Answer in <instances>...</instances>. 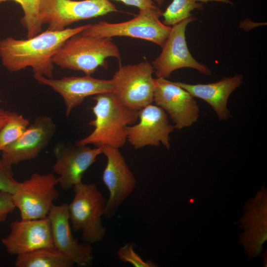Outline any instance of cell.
Returning <instances> with one entry per match:
<instances>
[{"mask_svg": "<svg viewBox=\"0 0 267 267\" xmlns=\"http://www.w3.org/2000/svg\"><path fill=\"white\" fill-rule=\"evenodd\" d=\"M90 24L61 31L47 29L26 40L9 37L0 40V59L10 72L30 67L34 74L53 78L52 58L62 44L70 37L82 32Z\"/></svg>", "mask_w": 267, "mask_h": 267, "instance_id": "6da1fadb", "label": "cell"}, {"mask_svg": "<svg viewBox=\"0 0 267 267\" xmlns=\"http://www.w3.org/2000/svg\"><path fill=\"white\" fill-rule=\"evenodd\" d=\"M92 99L95 101L92 108L95 118L89 124L94 127V130L79 140L77 145L122 147L127 141V127L137 121L138 111L123 105L113 92L98 94Z\"/></svg>", "mask_w": 267, "mask_h": 267, "instance_id": "7a4b0ae2", "label": "cell"}, {"mask_svg": "<svg viewBox=\"0 0 267 267\" xmlns=\"http://www.w3.org/2000/svg\"><path fill=\"white\" fill-rule=\"evenodd\" d=\"M120 57L119 48L111 38L80 33L64 41L53 56L52 61L60 68L91 75L98 67H107V58L119 59Z\"/></svg>", "mask_w": 267, "mask_h": 267, "instance_id": "3957f363", "label": "cell"}, {"mask_svg": "<svg viewBox=\"0 0 267 267\" xmlns=\"http://www.w3.org/2000/svg\"><path fill=\"white\" fill-rule=\"evenodd\" d=\"M73 189V199L68 204L72 229L81 232L84 242L91 244L100 241L106 230L101 222L106 200L94 183L82 181Z\"/></svg>", "mask_w": 267, "mask_h": 267, "instance_id": "277c9868", "label": "cell"}, {"mask_svg": "<svg viewBox=\"0 0 267 267\" xmlns=\"http://www.w3.org/2000/svg\"><path fill=\"white\" fill-rule=\"evenodd\" d=\"M163 12L158 7L139 10L134 18L120 23L101 21L91 24L82 34L102 38L128 37L146 40L162 47L169 37L172 26L162 22Z\"/></svg>", "mask_w": 267, "mask_h": 267, "instance_id": "5b68a950", "label": "cell"}, {"mask_svg": "<svg viewBox=\"0 0 267 267\" xmlns=\"http://www.w3.org/2000/svg\"><path fill=\"white\" fill-rule=\"evenodd\" d=\"M154 73L152 65L147 61L120 66L111 79L113 93L123 105L139 111L153 102L156 84Z\"/></svg>", "mask_w": 267, "mask_h": 267, "instance_id": "8992f818", "label": "cell"}, {"mask_svg": "<svg viewBox=\"0 0 267 267\" xmlns=\"http://www.w3.org/2000/svg\"><path fill=\"white\" fill-rule=\"evenodd\" d=\"M118 11L108 0H40L38 14L48 30L61 31L77 21Z\"/></svg>", "mask_w": 267, "mask_h": 267, "instance_id": "52a82bcc", "label": "cell"}, {"mask_svg": "<svg viewBox=\"0 0 267 267\" xmlns=\"http://www.w3.org/2000/svg\"><path fill=\"white\" fill-rule=\"evenodd\" d=\"M57 178L52 173L33 174L22 182H18L12 194L16 208H18L22 220H32L47 217L54 205V201L59 196L56 186Z\"/></svg>", "mask_w": 267, "mask_h": 267, "instance_id": "ba28073f", "label": "cell"}, {"mask_svg": "<svg viewBox=\"0 0 267 267\" xmlns=\"http://www.w3.org/2000/svg\"><path fill=\"white\" fill-rule=\"evenodd\" d=\"M196 20L192 15L172 26L160 54L151 63L157 78L167 79L173 71L182 68H191L204 75H211L210 69L195 60L187 47L186 28L189 23Z\"/></svg>", "mask_w": 267, "mask_h": 267, "instance_id": "9c48e42d", "label": "cell"}, {"mask_svg": "<svg viewBox=\"0 0 267 267\" xmlns=\"http://www.w3.org/2000/svg\"><path fill=\"white\" fill-rule=\"evenodd\" d=\"M102 148V154L107 158L102 180L109 193L104 216L110 219L133 192L136 180L119 148L107 145Z\"/></svg>", "mask_w": 267, "mask_h": 267, "instance_id": "30bf717a", "label": "cell"}, {"mask_svg": "<svg viewBox=\"0 0 267 267\" xmlns=\"http://www.w3.org/2000/svg\"><path fill=\"white\" fill-rule=\"evenodd\" d=\"M153 102L167 112L176 129L190 127L199 118V108L194 97L166 79H156Z\"/></svg>", "mask_w": 267, "mask_h": 267, "instance_id": "8fae6325", "label": "cell"}, {"mask_svg": "<svg viewBox=\"0 0 267 267\" xmlns=\"http://www.w3.org/2000/svg\"><path fill=\"white\" fill-rule=\"evenodd\" d=\"M139 122L127 127V141L135 149L162 144L170 148V134L175 129L170 124L166 112L157 105L149 104L138 111Z\"/></svg>", "mask_w": 267, "mask_h": 267, "instance_id": "7c38bea8", "label": "cell"}, {"mask_svg": "<svg viewBox=\"0 0 267 267\" xmlns=\"http://www.w3.org/2000/svg\"><path fill=\"white\" fill-rule=\"evenodd\" d=\"M1 241L9 254L17 256L54 246L48 217L12 222L9 233Z\"/></svg>", "mask_w": 267, "mask_h": 267, "instance_id": "4fadbf2b", "label": "cell"}, {"mask_svg": "<svg viewBox=\"0 0 267 267\" xmlns=\"http://www.w3.org/2000/svg\"><path fill=\"white\" fill-rule=\"evenodd\" d=\"M34 77L39 83L49 87L62 97L67 117L74 108L83 102L85 98L100 93L113 92V90L111 79H99L91 75L54 79L34 74Z\"/></svg>", "mask_w": 267, "mask_h": 267, "instance_id": "5bb4252c", "label": "cell"}, {"mask_svg": "<svg viewBox=\"0 0 267 267\" xmlns=\"http://www.w3.org/2000/svg\"><path fill=\"white\" fill-rule=\"evenodd\" d=\"M55 130V124L50 117H36L19 138L1 151V159L12 166L35 158L47 146Z\"/></svg>", "mask_w": 267, "mask_h": 267, "instance_id": "9a60e30c", "label": "cell"}, {"mask_svg": "<svg viewBox=\"0 0 267 267\" xmlns=\"http://www.w3.org/2000/svg\"><path fill=\"white\" fill-rule=\"evenodd\" d=\"M101 154L102 147L65 146L61 144L56 146L53 170L59 175L57 179L60 186L68 190L82 182L84 173Z\"/></svg>", "mask_w": 267, "mask_h": 267, "instance_id": "2e32d148", "label": "cell"}, {"mask_svg": "<svg viewBox=\"0 0 267 267\" xmlns=\"http://www.w3.org/2000/svg\"><path fill=\"white\" fill-rule=\"evenodd\" d=\"M54 246L79 267L92 262V248L89 243H80L72 233L67 203L54 205L48 214Z\"/></svg>", "mask_w": 267, "mask_h": 267, "instance_id": "e0dca14e", "label": "cell"}, {"mask_svg": "<svg viewBox=\"0 0 267 267\" xmlns=\"http://www.w3.org/2000/svg\"><path fill=\"white\" fill-rule=\"evenodd\" d=\"M242 79V75L239 74L207 84L174 83L187 91L194 98L201 99L208 103L220 120H226L230 117L227 106L228 99L231 93L241 85Z\"/></svg>", "mask_w": 267, "mask_h": 267, "instance_id": "ac0fdd59", "label": "cell"}, {"mask_svg": "<svg viewBox=\"0 0 267 267\" xmlns=\"http://www.w3.org/2000/svg\"><path fill=\"white\" fill-rule=\"evenodd\" d=\"M74 263L54 246L17 255L16 267H72Z\"/></svg>", "mask_w": 267, "mask_h": 267, "instance_id": "d6986e66", "label": "cell"}, {"mask_svg": "<svg viewBox=\"0 0 267 267\" xmlns=\"http://www.w3.org/2000/svg\"><path fill=\"white\" fill-rule=\"evenodd\" d=\"M203 9V3L196 0H173L163 12V23L172 26L192 16L191 12L194 9Z\"/></svg>", "mask_w": 267, "mask_h": 267, "instance_id": "ffe728a7", "label": "cell"}, {"mask_svg": "<svg viewBox=\"0 0 267 267\" xmlns=\"http://www.w3.org/2000/svg\"><path fill=\"white\" fill-rule=\"evenodd\" d=\"M7 0L19 3L23 11L21 23L26 29L27 38L33 37L41 32L43 24L39 17L40 0H0V4Z\"/></svg>", "mask_w": 267, "mask_h": 267, "instance_id": "44dd1931", "label": "cell"}, {"mask_svg": "<svg viewBox=\"0 0 267 267\" xmlns=\"http://www.w3.org/2000/svg\"><path fill=\"white\" fill-rule=\"evenodd\" d=\"M29 126L27 119L12 112L11 118L0 129V151L19 138Z\"/></svg>", "mask_w": 267, "mask_h": 267, "instance_id": "7402d4cb", "label": "cell"}, {"mask_svg": "<svg viewBox=\"0 0 267 267\" xmlns=\"http://www.w3.org/2000/svg\"><path fill=\"white\" fill-rule=\"evenodd\" d=\"M118 259L135 267H155L157 265L149 260H143L134 250L133 245L127 243L121 246L117 252Z\"/></svg>", "mask_w": 267, "mask_h": 267, "instance_id": "603a6c76", "label": "cell"}, {"mask_svg": "<svg viewBox=\"0 0 267 267\" xmlns=\"http://www.w3.org/2000/svg\"><path fill=\"white\" fill-rule=\"evenodd\" d=\"M11 167L2 159H0V190L12 194L15 191L18 181L13 178Z\"/></svg>", "mask_w": 267, "mask_h": 267, "instance_id": "cb8c5ba5", "label": "cell"}, {"mask_svg": "<svg viewBox=\"0 0 267 267\" xmlns=\"http://www.w3.org/2000/svg\"><path fill=\"white\" fill-rule=\"evenodd\" d=\"M15 208L12 194L9 192L0 190V225L6 220L8 215L13 212Z\"/></svg>", "mask_w": 267, "mask_h": 267, "instance_id": "d4e9b609", "label": "cell"}, {"mask_svg": "<svg viewBox=\"0 0 267 267\" xmlns=\"http://www.w3.org/2000/svg\"><path fill=\"white\" fill-rule=\"evenodd\" d=\"M125 4L135 6L139 10L157 7V4L161 5L164 0H116Z\"/></svg>", "mask_w": 267, "mask_h": 267, "instance_id": "484cf974", "label": "cell"}, {"mask_svg": "<svg viewBox=\"0 0 267 267\" xmlns=\"http://www.w3.org/2000/svg\"><path fill=\"white\" fill-rule=\"evenodd\" d=\"M12 112L0 108V129L11 118Z\"/></svg>", "mask_w": 267, "mask_h": 267, "instance_id": "4316f807", "label": "cell"}, {"mask_svg": "<svg viewBox=\"0 0 267 267\" xmlns=\"http://www.w3.org/2000/svg\"><path fill=\"white\" fill-rule=\"evenodd\" d=\"M197 2L201 3H207L208 1H217L220 2L225 4H233V3L229 0H196Z\"/></svg>", "mask_w": 267, "mask_h": 267, "instance_id": "83f0119b", "label": "cell"}, {"mask_svg": "<svg viewBox=\"0 0 267 267\" xmlns=\"http://www.w3.org/2000/svg\"><path fill=\"white\" fill-rule=\"evenodd\" d=\"M2 102V101L0 99V103Z\"/></svg>", "mask_w": 267, "mask_h": 267, "instance_id": "f1b7e54d", "label": "cell"}]
</instances>
